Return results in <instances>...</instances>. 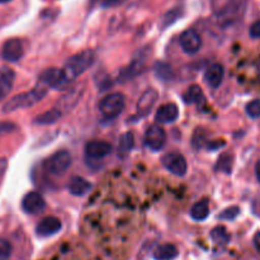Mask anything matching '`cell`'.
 <instances>
[{
	"label": "cell",
	"mask_w": 260,
	"mask_h": 260,
	"mask_svg": "<svg viewBox=\"0 0 260 260\" xmlns=\"http://www.w3.org/2000/svg\"><path fill=\"white\" fill-rule=\"evenodd\" d=\"M211 239L213 240V243L217 244L220 246L228 245L229 241H230V234L228 233L225 228L222 226H217V228L213 229L211 231Z\"/></svg>",
	"instance_id": "484cf974"
},
{
	"label": "cell",
	"mask_w": 260,
	"mask_h": 260,
	"mask_svg": "<svg viewBox=\"0 0 260 260\" xmlns=\"http://www.w3.org/2000/svg\"><path fill=\"white\" fill-rule=\"evenodd\" d=\"M22 208L28 215H38L46 208L45 198L38 192H29L23 197Z\"/></svg>",
	"instance_id": "7c38bea8"
},
{
	"label": "cell",
	"mask_w": 260,
	"mask_h": 260,
	"mask_svg": "<svg viewBox=\"0 0 260 260\" xmlns=\"http://www.w3.org/2000/svg\"><path fill=\"white\" fill-rule=\"evenodd\" d=\"M46 94H47V86L40 83V85L35 86L30 91L13 96L10 101H8L3 106V112L4 113H10V112L18 111V109L29 108V107L35 106L36 103L42 101Z\"/></svg>",
	"instance_id": "7a4b0ae2"
},
{
	"label": "cell",
	"mask_w": 260,
	"mask_h": 260,
	"mask_svg": "<svg viewBox=\"0 0 260 260\" xmlns=\"http://www.w3.org/2000/svg\"><path fill=\"white\" fill-rule=\"evenodd\" d=\"M95 61V52L91 50L81 51V52L76 53V55L71 56L68 61H66L65 66H63V74H65V79L69 84L78 79L79 76L83 75Z\"/></svg>",
	"instance_id": "6da1fadb"
},
{
	"label": "cell",
	"mask_w": 260,
	"mask_h": 260,
	"mask_svg": "<svg viewBox=\"0 0 260 260\" xmlns=\"http://www.w3.org/2000/svg\"><path fill=\"white\" fill-rule=\"evenodd\" d=\"M245 111L250 118H260V98L249 102L245 107Z\"/></svg>",
	"instance_id": "f1b7e54d"
},
{
	"label": "cell",
	"mask_w": 260,
	"mask_h": 260,
	"mask_svg": "<svg viewBox=\"0 0 260 260\" xmlns=\"http://www.w3.org/2000/svg\"><path fill=\"white\" fill-rule=\"evenodd\" d=\"M112 146L109 142L102 140H93L85 145V154L91 159H102L111 154Z\"/></svg>",
	"instance_id": "2e32d148"
},
{
	"label": "cell",
	"mask_w": 260,
	"mask_h": 260,
	"mask_svg": "<svg viewBox=\"0 0 260 260\" xmlns=\"http://www.w3.org/2000/svg\"><path fill=\"white\" fill-rule=\"evenodd\" d=\"M225 75V69L221 63H212L205 73V81L211 89H217L221 85Z\"/></svg>",
	"instance_id": "d6986e66"
},
{
	"label": "cell",
	"mask_w": 260,
	"mask_h": 260,
	"mask_svg": "<svg viewBox=\"0 0 260 260\" xmlns=\"http://www.w3.org/2000/svg\"><path fill=\"white\" fill-rule=\"evenodd\" d=\"M24 55V48H23L22 41L18 38H10L5 41L2 47V57L9 62H17Z\"/></svg>",
	"instance_id": "8fae6325"
},
{
	"label": "cell",
	"mask_w": 260,
	"mask_h": 260,
	"mask_svg": "<svg viewBox=\"0 0 260 260\" xmlns=\"http://www.w3.org/2000/svg\"><path fill=\"white\" fill-rule=\"evenodd\" d=\"M259 74H260V63H259Z\"/></svg>",
	"instance_id": "f35d334b"
},
{
	"label": "cell",
	"mask_w": 260,
	"mask_h": 260,
	"mask_svg": "<svg viewBox=\"0 0 260 260\" xmlns=\"http://www.w3.org/2000/svg\"><path fill=\"white\" fill-rule=\"evenodd\" d=\"M179 45L185 53L196 55L197 52H200L201 47H202V40L197 30L185 29L184 32L180 33Z\"/></svg>",
	"instance_id": "9c48e42d"
},
{
	"label": "cell",
	"mask_w": 260,
	"mask_h": 260,
	"mask_svg": "<svg viewBox=\"0 0 260 260\" xmlns=\"http://www.w3.org/2000/svg\"><path fill=\"white\" fill-rule=\"evenodd\" d=\"M154 73L159 80L170 81L173 79V69L167 62H156L154 65Z\"/></svg>",
	"instance_id": "cb8c5ba5"
},
{
	"label": "cell",
	"mask_w": 260,
	"mask_h": 260,
	"mask_svg": "<svg viewBox=\"0 0 260 260\" xmlns=\"http://www.w3.org/2000/svg\"><path fill=\"white\" fill-rule=\"evenodd\" d=\"M157 98H159V93L155 89H146L137 102V117L140 118L146 117L151 112Z\"/></svg>",
	"instance_id": "4fadbf2b"
},
{
	"label": "cell",
	"mask_w": 260,
	"mask_h": 260,
	"mask_svg": "<svg viewBox=\"0 0 260 260\" xmlns=\"http://www.w3.org/2000/svg\"><path fill=\"white\" fill-rule=\"evenodd\" d=\"M61 116H62V114H61V112L58 111L57 108H52L51 111L45 112V113H42L41 116L36 117L35 123H37V124H52V123H55V122H57L58 119H60Z\"/></svg>",
	"instance_id": "d4e9b609"
},
{
	"label": "cell",
	"mask_w": 260,
	"mask_h": 260,
	"mask_svg": "<svg viewBox=\"0 0 260 260\" xmlns=\"http://www.w3.org/2000/svg\"><path fill=\"white\" fill-rule=\"evenodd\" d=\"M216 169L218 172H223L230 174L231 169H233V157L230 154H223L221 155L220 159H218L217 165H216Z\"/></svg>",
	"instance_id": "83f0119b"
},
{
	"label": "cell",
	"mask_w": 260,
	"mask_h": 260,
	"mask_svg": "<svg viewBox=\"0 0 260 260\" xmlns=\"http://www.w3.org/2000/svg\"><path fill=\"white\" fill-rule=\"evenodd\" d=\"M144 142L152 151H159L167 142V134L160 124H152L145 132Z\"/></svg>",
	"instance_id": "8992f818"
},
{
	"label": "cell",
	"mask_w": 260,
	"mask_h": 260,
	"mask_svg": "<svg viewBox=\"0 0 260 260\" xmlns=\"http://www.w3.org/2000/svg\"><path fill=\"white\" fill-rule=\"evenodd\" d=\"M83 93H84V85L74 86V88H71L70 90L66 91V93L58 99L55 108H57L58 111L61 112V114L68 113L69 111L75 108V106L79 103Z\"/></svg>",
	"instance_id": "ba28073f"
},
{
	"label": "cell",
	"mask_w": 260,
	"mask_h": 260,
	"mask_svg": "<svg viewBox=\"0 0 260 260\" xmlns=\"http://www.w3.org/2000/svg\"><path fill=\"white\" fill-rule=\"evenodd\" d=\"M71 165V155L70 152L66 151V150H61V151L55 152L51 156H48L47 159L43 162V167H45L46 172L51 175H55V177H60L63 175L69 170Z\"/></svg>",
	"instance_id": "3957f363"
},
{
	"label": "cell",
	"mask_w": 260,
	"mask_h": 260,
	"mask_svg": "<svg viewBox=\"0 0 260 260\" xmlns=\"http://www.w3.org/2000/svg\"><path fill=\"white\" fill-rule=\"evenodd\" d=\"M253 243H254V246H255L256 251H258V253L260 254V231H259V233H256L255 235H254Z\"/></svg>",
	"instance_id": "e575fe53"
},
{
	"label": "cell",
	"mask_w": 260,
	"mask_h": 260,
	"mask_svg": "<svg viewBox=\"0 0 260 260\" xmlns=\"http://www.w3.org/2000/svg\"><path fill=\"white\" fill-rule=\"evenodd\" d=\"M40 83H42L46 86H50V88L57 89V90L69 85L65 79L63 70L57 68H50L43 70L40 75Z\"/></svg>",
	"instance_id": "52a82bcc"
},
{
	"label": "cell",
	"mask_w": 260,
	"mask_h": 260,
	"mask_svg": "<svg viewBox=\"0 0 260 260\" xmlns=\"http://www.w3.org/2000/svg\"><path fill=\"white\" fill-rule=\"evenodd\" d=\"M161 161L162 165L177 177H183L187 173V160L183 155L178 154V152H169L165 156H162Z\"/></svg>",
	"instance_id": "30bf717a"
},
{
	"label": "cell",
	"mask_w": 260,
	"mask_h": 260,
	"mask_svg": "<svg viewBox=\"0 0 260 260\" xmlns=\"http://www.w3.org/2000/svg\"><path fill=\"white\" fill-rule=\"evenodd\" d=\"M146 57H147V53H145L144 48H142L141 51H139V52H137V55L132 58V61H131V63L128 65V68H126L123 71H122V75H121L122 81L131 80L132 78H135L136 75H139V74L142 71V69H144Z\"/></svg>",
	"instance_id": "5bb4252c"
},
{
	"label": "cell",
	"mask_w": 260,
	"mask_h": 260,
	"mask_svg": "<svg viewBox=\"0 0 260 260\" xmlns=\"http://www.w3.org/2000/svg\"><path fill=\"white\" fill-rule=\"evenodd\" d=\"M179 254L178 249L172 244H162L157 246L154 251V258L156 260H173Z\"/></svg>",
	"instance_id": "7402d4cb"
},
{
	"label": "cell",
	"mask_w": 260,
	"mask_h": 260,
	"mask_svg": "<svg viewBox=\"0 0 260 260\" xmlns=\"http://www.w3.org/2000/svg\"><path fill=\"white\" fill-rule=\"evenodd\" d=\"M68 189L75 197H81V196H85L91 189V184L84 178L73 177L69 182Z\"/></svg>",
	"instance_id": "ffe728a7"
},
{
	"label": "cell",
	"mask_w": 260,
	"mask_h": 260,
	"mask_svg": "<svg viewBox=\"0 0 260 260\" xmlns=\"http://www.w3.org/2000/svg\"><path fill=\"white\" fill-rule=\"evenodd\" d=\"M10 2V0H0V4H4V3H8Z\"/></svg>",
	"instance_id": "74e56055"
},
{
	"label": "cell",
	"mask_w": 260,
	"mask_h": 260,
	"mask_svg": "<svg viewBox=\"0 0 260 260\" xmlns=\"http://www.w3.org/2000/svg\"><path fill=\"white\" fill-rule=\"evenodd\" d=\"M126 106V98L122 93H112L102 99L99 104V109L104 118L113 119L118 117L123 112Z\"/></svg>",
	"instance_id": "277c9868"
},
{
	"label": "cell",
	"mask_w": 260,
	"mask_h": 260,
	"mask_svg": "<svg viewBox=\"0 0 260 260\" xmlns=\"http://www.w3.org/2000/svg\"><path fill=\"white\" fill-rule=\"evenodd\" d=\"M61 221L57 217L53 216H48V217L42 218L40 223L36 228V234L41 238H47V236H52L57 234L61 230Z\"/></svg>",
	"instance_id": "9a60e30c"
},
{
	"label": "cell",
	"mask_w": 260,
	"mask_h": 260,
	"mask_svg": "<svg viewBox=\"0 0 260 260\" xmlns=\"http://www.w3.org/2000/svg\"><path fill=\"white\" fill-rule=\"evenodd\" d=\"M15 81V73L13 69L3 66L0 69V101H4L12 91Z\"/></svg>",
	"instance_id": "e0dca14e"
},
{
	"label": "cell",
	"mask_w": 260,
	"mask_h": 260,
	"mask_svg": "<svg viewBox=\"0 0 260 260\" xmlns=\"http://www.w3.org/2000/svg\"><path fill=\"white\" fill-rule=\"evenodd\" d=\"M178 17H179V9H174L172 10V12L167 13V14L164 15V18H162V27L173 24V23L178 19Z\"/></svg>",
	"instance_id": "1f68e13d"
},
{
	"label": "cell",
	"mask_w": 260,
	"mask_h": 260,
	"mask_svg": "<svg viewBox=\"0 0 260 260\" xmlns=\"http://www.w3.org/2000/svg\"><path fill=\"white\" fill-rule=\"evenodd\" d=\"M246 10V0H230L218 14V20L222 25H230L243 18Z\"/></svg>",
	"instance_id": "5b68a950"
},
{
	"label": "cell",
	"mask_w": 260,
	"mask_h": 260,
	"mask_svg": "<svg viewBox=\"0 0 260 260\" xmlns=\"http://www.w3.org/2000/svg\"><path fill=\"white\" fill-rule=\"evenodd\" d=\"M12 255V245L7 239L0 238V260H8Z\"/></svg>",
	"instance_id": "f546056e"
},
{
	"label": "cell",
	"mask_w": 260,
	"mask_h": 260,
	"mask_svg": "<svg viewBox=\"0 0 260 260\" xmlns=\"http://www.w3.org/2000/svg\"><path fill=\"white\" fill-rule=\"evenodd\" d=\"M239 213H240V208L239 207H229L226 208L225 211H222V213L218 215V218H221V220L233 221L238 217Z\"/></svg>",
	"instance_id": "4dcf8cb0"
},
{
	"label": "cell",
	"mask_w": 260,
	"mask_h": 260,
	"mask_svg": "<svg viewBox=\"0 0 260 260\" xmlns=\"http://www.w3.org/2000/svg\"><path fill=\"white\" fill-rule=\"evenodd\" d=\"M255 177H256V179H258V182L260 183V160L256 162V165H255Z\"/></svg>",
	"instance_id": "8d00e7d4"
},
{
	"label": "cell",
	"mask_w": 260,
	"mask_h": 260,
	"mask_svg": "<svg viewBox=\"0 0 260 260\" xmlns=\"http://www.w3.org/2000/svg\"><path fill=\"white\" fill-rule=\"evenodd\" d=\"M179 117V109L174 103L162 104L155 113V121L157 123H173Z\"/></svg>",
	"instance_id": "ac0fdd59"
},
{
	"label": "cell",
	"mask_w": 260,
	"mask_h": 260,
	"mask_svg": "<svg viewBox=\"0 0 260 260\" xmlns=\"http://www.w3.org/2000/svg\"><path fill=\"white\" fill-rule=\"evenodd\" d=\"M15 129H17V126L12 123V122H0V136L12 134Z\"/></svg>",
	"instance_id": "d6a6232c"
},
{
	"label": "cell",
	"mask_w": 260,
	"mask_h": 260,
	"mask_svg": "<svg viewBox=\"0 0 260 260\" xmlns=\"http://www.w3.org/2000/svg\"><path fill=\"white\" fill-rule=\"evenodd\" d=\"M7 167H8V162L5 159H0V178L4 175L5 170H7Z\"/></svg>",
	"instance_id": "d590c367"
},
{
	"label": "cell",
	"mask_w": 260,
	"mask_h": 260,
	"mask_svg": "<svg viewBox=\"0 0 260 260\" xmlns=\"http://www.w3.org/2000/svg\"><path fill=\"white\" fill-rule=\"evenodd\" d=\"M210 215V205L207 200H202L194 203L190 208V217L194 221H205Z\"/></svg>",
	"instance_id": "603a6c76"
},
{
	"label": "cell",
	"mask_w": 260,
	"mask_h": 260,
	"mask_svg": "<svg viewBox=\"0 0 260 260\" xmlns=\"http://www.w3.org/2000/svg\"><path fill=\"white\" fill-rule=\"evenodd\" d=\"M135 137L132 132H124L118 141V150L121 152H129L134 149Z\"/></svg>",
	"instance_id": "4316f807"
},
{
	"label": "cell",
	"mask_w": 260,
	"mask_h": 260,
	"mask_svg": "<svg viewBox=\"0 0 260 260\" xmlns=\"http://www.w3.org/2000/svg\"><path fill=\"white\" fill-rule=\"evenodd\" d=\"M183 99L187 104H197L203 106L206 102V96L200 85H190L183 94Z\"/></svg>",
	"instance_id": "44dd1931"
},
{
	"label": "cell",
	"mask_w": 260,
	"mask_h": 260,
	"mask_svg": "<svg viewBox=\"0 0 260 260\" xmlns=\"http://www.w3.org/2000/svg\"><path fill=\"white\" fill-rule=\"evenodd\" d=\"M249 33H250L251 38L260 40V20H256V22H254L253 24H251Z\"/></svg>",
	"instance_id": "836d02e7"
}]
</instances>
